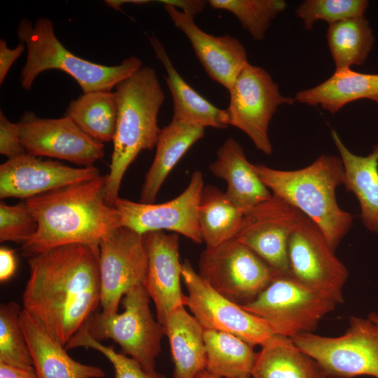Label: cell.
<instances>
[{
  "instance_id": "60d3db41",
  "label": "cell",
  "mask_w": 378,
  "mask_h": 378,
  "mask_svg": "<svg viewBox=\"0 0 378 378\" xmlns=\"http://www.w3.org/2000/svg\"><path fill=\"white\" fill-rule=\"evenodd\" d=\"M0 378H38L34 367L17 368L0 364Z\"/></svg>"
},
{
  "instance_id": "4dcf8cb0",
  "label": "cell",
  "mask_w": 378,
  "mask_h": 378,
  "mask_svg": "<svg viewBox=\"0 0 378 378\" xmlns=\"http://www.w3.org/2000/svg\"><path fill=\"white\" fill-rule=\"evenodd\" d=\"M326 38L335 69L363 64L374 43L370 22L364 16L329 25Z\"/></svg>"
},
{
  "instance_id": "9c48e42d",
  "label": "cell",
  "mask_w": 378,
  "mask_h": 378,
  "mask_svg": "<svg viewBox=\"0 0 378 378\" xmlns=\"http://www.w3.org/2000/svg\"><path fill=\"white\" fill-rule=\"evenodd\" d=\"M198 267L200 276L216 291L241 305L255 299L279 276L234 239L206 247L200 256Z\"/></svg>"
},
{
  "instance_id": "484cf974",
  "label": "cell",
  "mask_w": 378,
  "mask_h": 378,
  "mask_svg": "<svg viewBox=\"0 0 378 378\" xmlns=\"http://www.w3.org/2000/svg\"><path fill=\"white\" fill-rule=\"evenodd\" d=\"M332 138L343 164L344 185L358 200L365 226L378 232V144L369 155L360 156L346 147L335 130Z\"/></svg>"
},
{
  "instance_id": "ac0fdd59",
  "label": "cell",
  "mask_w": 378,
  "mask_h": 378,
  "mask_svg": "<svg viewBox=\"0 0 378 378\" xmlns=\"http://www.w3.org/2000/svg\"><path fill=\"white\" fill-rule=\"evenodd\" d=\"M163 5L174 26L190 41L209 76L229 91L248 64L244 46L230 35L215 36L204 32L195 24L193 16L171 5Z\"/></svg>"
},
{
  "instance_id": "7bdbcfd3",
  "label": "cell",
  "mask_w": 378,
  "mask_h": 378,
  "mask_svg": "<svg viewBox=\"0 0 378 378\" xmlns=\"http://www.w3.org/2000/svg\"><path fill=\"white\" fill-rule=\"evenodd\" d=\"M196 378H224V377L215 376L214 374H210L209 372H208L207 371L204 370L202 371L201 372H200L197 375Z\"/></svg>"
},
{
  "instance_id": "7a4b0ae2",
  "label": "cell",
  "mask_w": 378,
  "mask_h": 378,
  "mask_svg": "<svg viewBox=\"0 0 378 378\" xmlns=\"http://www.w3.org/2000/svg\"><path fill=\"white\" fill-rule=\"evenodd\" d=\"M106 175L99 176L24 200L38 229L22 245L23 256L72 244L99 247L106 234L122 226L116 209L106 202Z\"/></svg>"
},
{
  "instance_id": "44dd1931",
  "label": "cell",
  "mask_w": 378,
  "mask_h": 378,
  "mask_svg": "<svg viewBox=\"0 0 378 378\" xmlns=\"http://www.w3.org/2000/svg\"><path fill=\"white\" fill-rule=\"evenodd\" d=\"M209 168L226 182L225 195L244 213L272 195L255 172L242 146L232 137L227 138L218 149L217 159Z\"/></svg>"
},
{
  "instance_id": "3957f363",
  "label": "cell",
  "mask_w": 378,
  "mask_h": 378,
  "mask_svg": "<svg viewBox=\"0 0 378 378\" xmlns=\"http://www.w3.org/2000/svg\"><path fill=\"white\" fill-rule=\"evenodd\" d=\"M260 179L276 195L312 219L335 251L353 224L352 216L342 210L336 198L337 188L344 184L340 158L321 155L309 166L284 171L253 164Z\"/></svg>"
},
{
  "instance_id": "4316f807",
  "label": "cell",
  "mask_w": 378,
  "mask_h": 378,
  "mask_svg": "<svg viewBox=\"0 0 378 378\" xmlns=\"http://www.w3.org/2000/svg\"><path fill=\"white\" fill-rule=\"evenodd\" d=\"M251 378H327L318 363L286 337L274 335L261 346Z\"/></svg>"
},
{
  "instance_id": "8d00e7d4",
  "label": "cell",
  "mask_w": 378,
  "mask_h": 378,
  "mask_svg": "<svg viewBox=\"0 0 378 378\" xmlns=\"http://www.w3.org/2000/svg\"><path fill=\"white\" fill-rule=\"evenodd\" d=\"M0 153L13 159L27 153L23 147L17 123L10 122L0 111Z\"/></svg>"
},
{
  "instance_id": "f546056e",
  "label": "cell",
  "mask_w": 378,
  "mask_h": 378,
  "mask_svg": "<svg viewBox=\"0 0 378 378\" xmlns=\"http://www.w3.org/2000/svg\"><path fill=\"white\" fill-rule=\"evenodd\" d=\"M118 111L115 92L94 91L71 101L64 115L90 137L104 143L113 140Z\"/></svg>"
},
{
  "instance_id": "9a60e30c",
  "label": "cell",
  "mask_w": 378,
  "mask_h": 378,
  "mask_svg": "<svg viewBox=\"0 0 378 378\" xmlns=\"http://www.w3.org/2000/svg\"><path fill=\"white\" fill-rule=\"evenodd\" d=\"M204 186L202 172L195 171L186 190L168 202L144 204L118 197L113 206L120 216L122 226L138 233L167 230L201 244L197 211Z\"/></svg>"
},
{
  "instance_id": "ab89813d",
  "label": "cell",
  "mask_w": 378,
  "mask_h": 378,
  "mask_svg": "<svg viewBox=\"0 0 378 378\" xmlns=\"http://www.w3.org/2000/svg\"><path fill=\"white\" fill-rule=\"evenodd\" d=\"M162 4L171 5L182 12L195 16L205 8L207 1L202 0H160Z\"/></svg>"
},
{
  "instance_id": "603a6c76",
  "label": "cell",
  "mask_w": 378,
  "mask_h": 378,
  "mask_svg": "<svg viewBox=\"0 0 378 378\" xmlns=\"http://www.w3.org/2000/svg\"><path fill=\"white\" fill-rule=\"evenodd\" d=\"M162 326L174 365V378H196L206 365L203 327L184 305L173 309Z\"/></svg>"
},
{
  "instance_id": "8992f818",
  "label": "cell",
  "mask_w": 378,
  "mask_h": 378,
  "mask_svg": "<svg viewBox=\"0 0 378 378\" xmlns=\"http://www.w3.org/2000/svg\"><path fill=\"white\" fill-rule=\"evenodd\" d=\"M150 300L145 286H136L122 298L123 312L94 313L84 325L93 339L100 342L113 340L125 354L137 360L148 372L155 370L164 335L163 326L153 316Z\"/></svg>"
},
{
  "instance_id": "ffe728a7",
  "label": "cell",
  "mask_w": 378,
  "mask_h": 378,
  "mask_svg": "<svg viewBox=\"0 0 378 378\" xmlns=\"http://www.w3.org/2000/svg\"><path fill=\"white\" fill-rule=\"evenodd\" d=\"M20 323L26 338L38 378H103L97 366L81 363L69 356L64 346L23 308Z\"/></svg>"
},
{
  "instance_id": "cb8c5ba5",
  "label": "cell",
  "mask_w": 378,
  "mask_h": 378,
  "mask_svg": "<svg viewBox=\"0 0 378 378\" xmlns=\"http://www.w3.org/2000/svg\"><path fill=\"white\" fill-rule=\"evenodd\" d=\"M295 102L309 106L320 105L334 114L345 105L361 99L378 98V74L356 72L351 68L335 69L333 74L319 85L301 90Z\"/></svg>"
},
{
  "instance_id": "4fadbf2b",
  "label": "cell",
  "mask_w": 378,
  "mask_h": 378,
  "mask_svg": "<svg viewBox=\"0 0 378 378\" xmlns=\"http://www.w3.org/2000/svg\"><path fill=\"white\" fill-rule=\"evenodd\" d=\"M102 313H118L121 299L133 287L145 285L148 254L144 236L120 226L106 234L99 246Z\"/></svg>"
},
{
  "instance_id": "d4e9b609",
  "label": "cell",
  "mask_w": 378,
  "mask_h": 378,
  "mask_svg": "<svg viewBox=\"0 0 378 378\" xmlns=\"http://www.w3.org/2000/svg\"><path fill=\"white\" fill-rule=\"evenodd\" d=\"M204 134V128L175 120L161 129L153 161L146 174L141 203H154L167 176L185 153Z\"/></svg>"
},
{
  "instance_id": "e0dca14e",
  "label": "cell",
  "mask_w": 378,
  "mask_h": 378,
  "mask_svg": "<svg viewBox=\"0 0 378 378\" xmlns=\"http://www.w3.org/2000/svg\"><path fill=\"white\" fill-rule=\"evenodd\" d=\"M99 176L94 166L76 168L26 153L0 165V197L24 200Z\"/></svg>"
},
{
  "instance_id": "f6af8a7d",
  "label": "cell",
  "mask_w": 378,
  "mask_h": 378,
  "mask_svg": "<svg viewBox=\"0 0 378 378\" xmlns=\"http://www.w3.org/2000/svg\"><path fill=\"white\" fill-rule=\"evenodd\" d=\"M378 104V99L374 101Z\"/></svg>"
},
{
  "instance_id": "74e56055",
  "label": "cell",
  "mask_w": 378,
  "mask_h": 378,
  "mask_svg": "<svg viewBox=\"0 0 378 378\" xmlns=\"http://www.w3.org/2000/svg\"><path fill=\"white\" fill-rule=\"evenodd\" d=\"M24 50V46L22 43L14 49H10L4 39L0 40V84H2L11 66Z\"/></svg>"
},
{
  "instance_id": "7402d4cb",
  "label": "cell",
  "mask_w": 378,
  "mask_h": 378,
  "mask_svg": "<svg viewBox=\"0 0 378 378\" xmlns=\"http://www.w3.org/2000/svg\"><path fill=\"white\" fill-rule=\"evenodd\" d=\"M148 39L167 72L164 78L173 100L172 120L203 128L227 127L226 109L216 107L196 92L176 70L161 42L155 36Z\"/></svg>"
},
{
  "instance_id": "f35d334b",
  "label": "cell",
  "mask_w": 378,
  "mask_h": 378,
  "mask_svg": "<svg viewBox=\"0 0 378 378\" xmlns=\"http://www.w3.org/2000/svg\"><path fill=\"white\" fill-rule=\"evenodd\" d=\"M16 269V261L14 251L10 248H0V281L5 282L14 274Z\"/></svg>"
},
{
  "instance_id": "2e32d148",
  "label": "cell",
  "mask_w": 378,
  "mask_h": 378,
  "mask_svg": "<svg viewBox=\"0 0 378 378\" xmlns=\"http://www.w3.org/2000/svg\"><path fill=\"white\" fill-rule=\"evenodd\" d=\"M27 154L93 166L104 156V144L84 132L69 117L42 118L27 111L16 122Z\"/></svg>"
},
{
  "instance_id": "836d02e7",
  "label": "cell",
  "mask_w": 378,
  "mask_h": 378,
  "mask_svg": "<svg viewBox=\"0 0 378 378\" xmlns=\"http://www.w3.org/2000/svg\"><path fill=\"white\" fill-rule=\"evenodd\" d=\"M369 5L366 0H305L295 9L307 30H311L318 20L329 25L340 21L364 16Z\"/></svg>"
},
{
  "instance_id": "30bf717a",
  "label": "cell",
  "mask_w": 378,
  "mask_h": 378,
  "mask_svg": "<svg viewBox=\"0 0 378 378\" xmlns=\"http://www.w3.org/2000/svg\"><path fill=\"white\" fill-rule=\"evenodd\" d=\"M229 93L228 125L246 134L257 149L271 155L270 122L280 105H292L295 98L281 95L270 74L249 63L238 75Z\"/></svg>"
},
{
  "instance_id": "6da1fadb",
  "label": "cell",
  "mask_w": 378,
  "mask_h": 378,
  "mask_svg": "<svg viewBox=\"0 0 378 378\" xmlns=\"http://www.w3.org/2000/svg\"><path fill=\"white\" fill-rule=\"evenodd\" d=\"M99 248L80 244L28 258L23 309L65 347L101 302Z\"/></svg>"
},
{
  "instance_id": "7c38bea8",
  "label": "cell",
  "mask_w": 378,
  "mask_h": 378,
  "mask_svg": "<svg viewBox=\"0 0 378 378\" xmlns=\"http://www.w3.org/2000/svg\"><path fill=\"white\" fill-rule=\"evenodd\" d=\"M288 255L290 275L337 304L348 278L346 266L337 258L317 225L303 213L290 235Z\"/></svg>"
},
{
  "instance_id": "52a82bcc",
  "label": "cell",
  "mask_w": 378,
  "mask_h": 378,
  "mask_svg": "<svg viewBox=\"0 0 378 378\" xmlns=\"http://www.w3.org/2000/svg\"><path fill=\"white\" fill-rule=\"evenodd\" d=\"M337 304L291 276H278L255 299L241 307L262 319L274 335L293 338L313 332Z\"/></svg>"
},
{
  "instance_id": "5b68a950",
  "label": "cell",
  "mask_w": 378,
  "mask_h": 378,
  "mask_svg": "<svg viewBox=\"0 0 378 378\" xmlns=\"http://www.w3.org/2000/svg\"><path fill=\"white\" fill-rule=\"evenodd\" d=\"M17 36L27 50V59L20 72V85L29 90L36 78L50 69L60 70L73 77L83 93L111 91L122 80L142 66L141 60L130 56L115 66L91 62L69 51L57 39L52 21L46 18L33 23L20 20Z\"/></svg>"
},
{
  "instance_id": "ba28073f",
  "label": "cell",
  "mask_w": 378,
  "mask_h": 378,
  "mask_svg": "<svg viewBox=\"0 0 378 378\" xmlns=\"http://www.w3.org/2000/svg\"><path fill=\"white\" fill-rule=\"evenodd\" d=\"M290 339L318 363L327 377L378 378V325L370 314L365 318L351 317L349 328L339 337L307 332Z\"/></svg>"
},
{
  "instance_id": "5bb4252c",
  "label": "cell",
  "mask_w": 378,
  "mask_h": 378,
  "mask_svg": "<svg viewBox=\"0 0 378 378\" xmlns=\"http://www.w3.org/2000/svg\"><path fill=\"white\" fill-rule=\"evenodd\" d=\"M301 214L286 200L272 194L244 213L234 239L252 250L278 275L291 276L288 244Z\"/></svg>"
},
{
  "instance_id": "d590c367",
  "label": "cell",
  "mask_w": 378,
  "mask_h": 378,
  "mask_svg": "<svg viewBox=\"0 0 378 378\" xmlns=\"http://www.w3.org/2000/svg\"><path fill=\"white\" fill-rule=\"evenodd\" d=\"M38 223L24 200L8 205L0 203V241L22 245L36 232Z\"/></svg>"
},
{
  "instance_id": "d6a6232c",
  "label": "cell",
  "mask_w": 378,
  "mask_h": 378,
  "mask_svg": "<svg viewBox=\"0 0 378 378\" xmlns=\"http://www.w3.org/2000/svg\"><path fill=\"white\" fill-rule=\"evenodd\" d=\"M22 309L15 302L1 304L0 364L25 369L33 360L20 323Z\"/></svg>"
},
{
  "instance_id": "277c9868",
  "label": "cell",
  "mask_w": 378,
  "mask_h": 378,
  "mask_svg": "<svg viewBox=\"0 0 378 378\" xmlns=\"http://www.w3.org/2000/svg\"><path fill=\"white\" fill-rule=\"evenodd\" d=\"M115 88L118 111L104 195L111 206L119 197L130 165L142 150L156 146L161 130L158 115L165 99L155 70L148 66H142Z\"/></svg>"
},
{
  "instance_id": "f1b7e54d",
  "label": "cell",
  "mask_w": 378,
  "mask_h": 378,
  "mask_svg": "<svg viewBox=\"0 0 378 378\" xmlns=\"http://www.w3.org/2000/svg\"><path fill=\"white\" fill-rule=\"evenodd\" d=\"M244 214V212L230 200L225 192L211 185L204 186L197 215L206 247H215L234 239Z\"/></svg>"
},
{
  "instance_id": "b9f144b4",
  "label": "cell",
  "mask_w": 378,
  "mask_h": 378,
  "mask_svg": "<svg viewBox=\"0 0 378 378\" xmlns=\"http://www.w3.org/2000/svg\"><path fill=\"white\" fill-rule=\"evenodd\" d=\"M150 2L148 0H106L105 3L111 8L119 10L122 5L125 4H144Z\"/></svg>"
},
{
  "instance_id": "1f68e13d",
  "label": "cell",
  "mask_w": 378,
  "mask_h": 378,
  "mask_svg": "<svg viewBox=\"0 0 378 378\" xmlns=\"http://www.w3.org/2000/svg\"><path fill=\"white\" fill-rule=\"evenodd\" d=\"M214 9L232 13L251 37L260 41L271 22L286 8L284 0H209Z\"/></svg>"
},
{
  "instance_id": "83f0119b",
  "label": "cell",
  "mask_w": 378,
  "mask_h": 378,
  "mask_svg": "<svg viewBox=\"0 0 378 378\" xmlns=\"http://www.w3.org/2000/svg\"><path fill=\"white\" fill-rule=\"evenodd\" d=\"M205 370L224 378H251L257 353L253 346L232 334L204 329Z\"/></svg>"
},
{
  "instance_id": "ee69618b",
  "label": "cell",
  "mask_w": 378,
  "mask_h": 378,
  "mask_svg": "<svg viewBox=\"0 0 378 378\" xmlns=\"http://www.w3.org/2000/svg\"><path fill=\"white\" fill-rule=\"evenodd\" d=\"M370 314L372 316L373 319L375 321V322L378 325V314L377 313H375V312H371Z\"/></svg>"
},
{
  "instance_id": "8fae6325",
  "label": "cell",
  "mask_w": 378,
  "mask_h": 378,
  "mask_svg": "<svg viewBox=\"0 0 378 378\" xmlns=\"http://www.w3.org/2000/svg\"><path fill=\"white\" fill-rule=\"evenodd\" d=\"M181 276L187 290L183 304L204 329L232 334L253 347L275 335L262 319L216 291L188 260L182 262Z\"/></svg>"
},
{
  "instance_id": "d6986e66",
  "label": "cell",
  "mask_w": 378,
  "mask_h": 378,
  "mask_svg": "<svg viewBox=\"0 0 378 378\" xmlns=\"http://www.w3.org/2000/svg\"><path fill=\"white\" fill-rule=\"evenodd\" d=\"M144 236L148 254L144 286L155 304L157 320L163 325L173 309L184 305L179 237L178 234L164 231L148 232Z\"/></svg>"
},
{
  "instance_id": "e575fe53",
  "label": "cell",
  "mask_w": 378,
  "mask_h": 378,
  "mask_svg": "<svg viewBox=\"0 0 378 378\" xmlns=\"http://www.w3.org/2000/svg\"><path fill=\"white\" fill-rule=\"evenodd\" d=\"M85 347L93 349L103 354L112 364L114 378H167L156 370L146 371L140 363L124 353L117 352L113 346H106L93 339L83 326L68 342L66 350Z\"/></svg>"
}]
</instances>
